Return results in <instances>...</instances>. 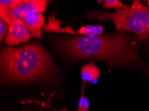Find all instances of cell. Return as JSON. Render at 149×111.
<instances>
[{
    "label": "cell",
    "instance_id": "cell-1",
    "mask_svg": "<svg viewBox=\"0 0 149 111\" xmlns=\"http://www.w3.org/2000/svg\"><path fill=\"white\" fill-rule=\"evenodd\" d=\"M139 41L126 31L98 36L64 37L57 46L72 59H95L111 67H136L148 71V65L140 57Z\"/></svg>",
    "mask_w": 149,
    "mask_h": 111
},
{
    "label": "cell",
    "instance_id": "cell-2",
    "mask_svg": "<svg viewBox=\"0 0 149 111\" xmlns=\"http://www.w3.org/2000/svg\"><path fill=\"white\" fill-rule=\"evenodd\" d=\"M0 69L2 82L20 84L46 82L58 71L49 52L36 43L2 49Z\"/></svg>",
    "mask_w": 149,
    "mask_h": 111
},
{
    "label": "cell",
    "instance_id": "cell-3",
    "mask_svg": "<svg viewBox=\"0 0 149 111\" xmlns=\"http://www.w3.org/2000/svg\"><path fill=\"white\" fill-rule=\"evenodd\" d=\"M88 17L101 22L112 21L117 30L134 33L139 41L149 38V7L141 1H134L128 8L115 12L90 11Z\"/></svg>",
    "mask_w": 149,
    "mask_h": 111
},
{
    "label": "cell",
    "instance_id": "cell-4",
    "mask_svg": "<svg viewBox=\"0 0 149 111\" xmlns=\"http://www.w3.org/2000/svg\"><path fill=\"white\" fill-rule=\"evenodd\" d=\"M62 22L57 19L54 13L48 17L47 23L43 28V31L46 33H63L69 35H78V36H98L103 33L104 28L102 26H86L78 29H74L73 24L71 26L62 27Z\"/></svg>",
    "mask_w": 149,
    "mask_h": 111
},
{
    "label": "cell",
    "instance_id": "cell-5",
    "mask_svg": "<svg viewBox=\"0 0 149 111\" xmlns=\"http://www.w3.org/2000/svg\"><path fill=\"white\" fill-rule=\"evenodd\" d=\"M48 4L46 0H22L19 5L12 10L0 8V18L8 23L13 20H22L28 13L45 12Z\"/></svg>",
    "mask_w": 149,
    "mask_h": 111
},
{
    "label": "cell",
    "instance_id": "cell-6",
    "mask_svg": "<svg viewBox=\"0 0 149 111\" xmlns=\"http://www.w3.org/2000/svg\"><path fill=\"white\" fill-rule=\"evenodd\" d=\"M8 25V33L4 41L6 45L13 47L30 41V33L22 20H13Z\"/></svg>",
    "mask_w": 149,
    "mask_h": 111
},
{
    "label": "cell",
    "instance_id": "cell-7",
    "mask_svg": "<svg viewBox=\"0 0 149 111\" xmlns=\"http://www.w3.org/2000/svg\"><path fill=\"white\" fill-rule=\"evenodd\" d=\"M22 21L28 29L31 37L35 39H41L42 29L45 26V17L42 13L32 12L28 13L25 15Z\"/></svg>",
    "mask_w": 149,
    "mask_h": 111
},
{
    "label": "cell",
    "instance_id": "cell-8",
    "mask_svg": "<svg viewBox=\"0 0 149 111\" xmlns=\"http://www.w3.org/2000/svg\"><path fill=\"white\" fill-rule=\"evenodd\" d=\"M100 76V71L94 62L85 65L81 70V77L83 82L95 83Z\"/></svg>",
    "mask_w": 149,
    "mask_h": 111
},
{
    "label": "cell",
    "instance_id": "cell-9",
    "mask_svg": "<svg viewBox=\"0 0 149 111\" xmlns=\"http://www.w3.org/2000/svg\"><path fill=\"white\" fill-rule=\"evenodd\" d=\"M29 103H22V107L17 109H12L10 108L8 111H57L56 108H53L50 105H47V104H43L42 103H37L40 105L39 106L33 105V104L30 102H28Z\"/></svg>",
    "mask_w": 149,
    "mask_h": 111
},
{
    "label": "cell",
    "instance_id": "cell-10",
    "mask_svg": "<svg viewBox=\"0 0 149 111\" xmlns=\"http://www.w3.org/2000/svg\"><path fill=\"white\" fill-rule=\"evenodd\" d=\"M86 83V82H83L82 83V91H81V95L78 101V109L77 111H88L90 108V102L84 94ZM56 110L57 111H68L66 107L62 110H58L56 108Z\"/></svg>",
    "mask_w": 149,
    "mask_h": 111
},
{
    "label": "cell",
    "instance_id": "cell-11",
    "mask_svg": "<svg viewBox=\"0 0 149 111\" xmlns=\"http://www.w3.org/2000/svg\"><path fill=\"white\" fill-rule=\"evenodd\" d=\"M103 8L105 9H115L117 10H125L129 8V6L118 1V0H105Z\"/></svg>",
    "mask_w": 149,
    "mask_h": 111
},
{
    "label": "cell",
    "instance_id": "cell-12",
    "mask_svg": "<svg viewBox=\"0 0 149 111\" xmlns=\"http://www.w3.org/2000/svg\"><path fill=\"white\" fill-rule=\"evenodd\" d=\"M22 0H1L0 1V8L12 10L22 3Z\"/></svg>",
    "mask_w": 149,
    "mask_h": 111
},
{
    "label": "cell",
    "instance_id": "cell-13",
    "mask_svg": "<svg viewBox=\"0 0 149 111\" xmlns=\"http://www.w3.org/2000/svg\"><path fill=\"white\" fill-rule=\"evenodd\" d=\"M8 30L9 25L8 23L0 19V41L1 43L3 41V39H6L8 33Z\"/></svg>",
    "mask_w": 149,
    "mask_h": 111
}]
</instances>
